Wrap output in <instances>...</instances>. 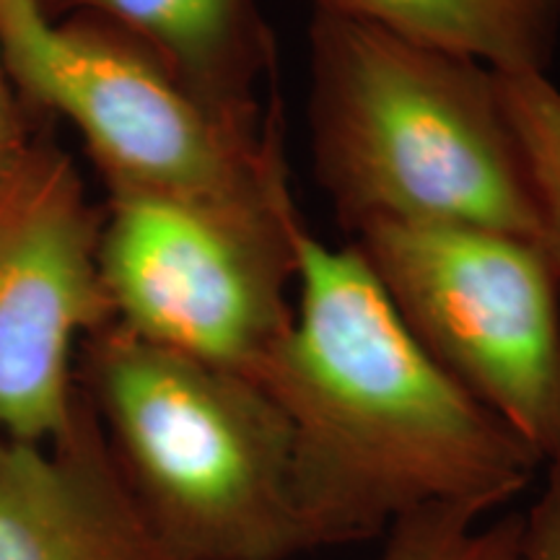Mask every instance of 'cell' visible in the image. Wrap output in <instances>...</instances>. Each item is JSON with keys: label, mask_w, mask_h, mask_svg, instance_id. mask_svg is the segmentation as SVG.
Segmentation results:
<instances>
[{"label": "cell", "mask_w": 560, "mask_h": 560, "mask_svg": "<svg viewBox=\"0 0 560 560\" xmlns=\"http://www.w3.org/2000/svg\"><path fill=\"white\" fill-rule=\"evenodd\" d=\"M0 58L26 109L81 132L107 192H140L252 221L299 213L280 120L247 138L213 117L156 55L94 16L0 0Z\"/></svg>", "instance_id": "cell-4"}, {"label": "cell", "mask_w": 560, "mask_h": 560, "mask_svg": "<svg viewBox=\"0 0 560 560\" xmlns=\"http://www.w3.org/2000/svg\"><path fill=\"white\" fill-rule=\"evenodd\" d=\"M405 39L478 60L495 73H548L560 42V0H306Z\"/></svg>", "instance_id": "cell-10"}, {"label": "cell", "mask_w": 560, "mask_h": 560, "mask_svg": "<svg viewBox=\"0 0 560 560\" xmlns=\"http://www.w3.org/2000/svg\"><path fill=\"white\" fill-rule=\"evenodd\" d=\"M418 346L545 462L560 457V268L542 242L376 223L350 236Z\"/></svg>", "instance_id": "cell-5"}, {"label": "cell", "mask_w": 560, "mask_h": 560, "mask_svg": "<svg viewBox=\"0 0 560 560\" xmlns=\"http://www.w3.org/2000/svg\"><path fill=\"white\" fill-rule=\"evenodd\" d=\"M75 380L140 520L170 560L310 552L291 429L260 382L117 325L86 335Z\"/></svg>", "instance_id": "cell-3"}, {"label": "cell", "mask_w": 560, "mask_h": 560, "mask_svg": "<svg viewBox=\"0 0 560 560\" xmlns=\"http://www.w3.org/2000/svg\"><path fill=\"white\" fill-rule=\"evenodd\" d=\"M545 486L522 516L524 560H560V457L545 462Z\"/></svg>", "instance_id": "cell-13"}, {"label": "cell", "mask_w": 560, "mask_h": 560, "mask_svg": "<svg viewBox=\"0 0 560 560\" xmlns=\"http://www.w3.org/2000/svg\"><path fill=\"white\" fill-rule=\"evenodd\" d=\"M299 312L260 382L291 429L310 548L366 542L425 506L486 516L540 454L418 346L353 247L296 242Z\"/></svg>", "instance_id": "cell-1"}, {"label": "cell", "mask_w": 560, "mask_h": 560, "mask_svg": "<svg viewBox=\"0 0 560 560\" xmlns=\"http://www.w3.org/2000/svg\"><path fill=\"white\" fill-rule=\"evenodd\" d=\"M540 210L542 244L560 268V91L548 73H495Z\"/></svg>", "instance_id": "cell-11"}, {"label": "cell", "mask_w": 560, "mask_h": 560, "mask_svg": "<svg viewBox=\"0 0 560 560\" xmlns=\"http://www.w3.org/2000/svg\"><path fill=\"white\" fill-rule=\"evenodd\" d=\"M314 182L340 226H470L542 242L499 75L332 13L310 21Z\"/></svg>", "instance_id": "cell-2"}, {"label": "cell", "mask_w": 560, "mask_h": 560, "mask_svg": "<svg viewBox=\"0 0 560 560\" xmlns=\"http://www.w3.org/2000/svg\"><path fill=\"white\" fill-rule=\"evenodd\" d=\"M55 19L94 16L138 39L231 130L265 138L280 120L265 112L262 83L276 70V34L257 0H39Z\"/></svg>", "instance_id": "cell-9"}, {"label": "cell", "mask_w": 560, "mask_h": 560, "mask_svg": "<svg viewBox=\"0 0 560 560\" xmlns=\"http://www.w3.org/2000/svg\"><path fill=\"white\" fill-rule=\"evenodd\" d=\"M0 560H170L83 392L73 425L50 444L0 436Z\"/></svg>", "instance_id": "cell-8"}, {"label": "cell", "mask_w": 560, "mask_h": 560, "mask_svg": "<svg viewBox=\"0 0 560 560\" xmlns=\"http://www.w3.org/2000/svg\"><path fill=\"white\" fill-rule=\"evenodd\" d=\"M26 104L5 73L0 58V179L19 166V161L30 153L34 138L26 125Z\"/></svg>", "instance_id": "cell-14"}, {"label": "cell", "mask_w": 560, "mask_h": 560, "mask_svg": "<svg viewBox=\"0 0 560 560\" xmlns=\"http://www.w3.org/2000/svg\"><path fill=\"white\" fill-rule=\"evenodd\" d=\"M102 215L52 143L0 179V436L50 444L73 425L75 350L112 322Z\"/></svg>", "instance_id": "cell-7"}, {"label": "cell", "mask_w": 560, "mask_h": 560, "mask_svg": "<svg viewBox=\"0 0 560 560\" xmlns=\"http://www.w3.org/2000/svg\"><path fill=\"white\" fill-rule=\"evenodd\" d=\"M454 506H425L389 524L380 560H524L522 516L482 524Z\"/></svg>", "instance_id": "cell-12"}, {"label": "cell", "mask_w": 560, "mask_h": 560, "mask_svg": "<svg viewBox=\"0 0 560 560\" xmlns=\"http://www.w3.org/2000/svg\"><path fill=\"white\" fill-rule=\"evenodd\" d=\"M100 272L112 322L153 346L260 380L293 325L299 213L252 221L140 192H107Z\"/></svg>", "instance_id": "cell-6"}]
</instances>
